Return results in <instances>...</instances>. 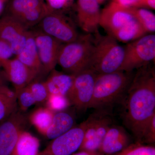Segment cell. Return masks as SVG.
<instances>
[{
  "label": "cell",
  "mask_w": 155,
  "mask_h": 155,
  "mask_svg": "<svg viewBox=\"0 0 155 155\" xmlns=\"http://www.w3.org/2000/svg\"><path fill=\"white\" fill-rule=\"evenodd\" d=\"M4 74L17 92L28 86L37 75L17 58L9 59L3 64Z\"/></svg>",
  "instance_id": "obj_14"
},
{
  "label": "cell",
  "mask_w": 155,
  "mask_h": 155,
  "mask_svg": "<svg viewBox=\"0 0 155 155\" xmlns=\"http://www.w3.org/2000/svg\"><path fill=\"white\" fill-rule=\"evenodd\" d=\"M16 58L29 69L38 75L42 71L33 34L28 31V36L24 48Z\"/></svg>",
  "instance_id": "obj_16"
},
{
  "label": "cell",
  "mask_w": 155,
  "mask_h": 155,
  "mask_svg": "<svg viewBox=\"0 0 155 155\" xmlns=\"http://www.w3.org/2000/svg\"><path fill=\"white\" fill-rule=\"evenodd\" d=\"M42 0H12L8 6V15L15 19L28 11L45 5Z\"/></svg>",
  "instance_id": "obj_22"
},
{
  "label": "cell",
  "mask_w": 155,
  "mask_h": 155,
  "mask_svg": "<svg viewBox=\"0 0 155 155\" xmlns=\"http://www.w3.org/2000/svg\"><path fill=\"white\" fill-rule=\"evenodd\" d=\"M54 114L47 107H40L32 112L28 119L38 131L44 135L51 123Z\"/></svg>",
  "instance_id": "obj_21"
},
{
  "label": "cell",
  "mask_w": 155,
  "mask_h": 155,
  "mask_svg": "<svg viewBox=\"0 0 155 155\" xmlns=\"http://www.w3.org/2000/svg\"><path fill=\"white\" fill-rule=\"evenodd\" d=\"M89 117L77 126L53 139L38 155H71L79 149L89 122Z\"/></svg>",
  "instance_id": "obj_7"
},
{
  "label": "cell",
  "mask_w": 155,
  "mask_h": 155,
  "mask_svg": "<svg viewBox=\"0 0 155 155\" xmlns=\"http://www.w3.org/2000/svg\"><path fill=\"white\" fill-rule=\"evenodd\" d=\"M17 96L15 92L0 93V121L8 118L17 110Z\"/></svg>",
  "instance_id": "obj_24"
},
{
  "label": "cell",
  "mask_w": 155,
  "mask_h": 155,
  "mask_svg": "<svg viewBox=\"0 0 155 155\" xmlns=\"http://www.w3.org/2000/svg\"><path fill=\"white\" fill-rule=\"evenodd\" d=\"M97 74L87 69L75 75L67 97L78 110L86 111L91 102Z\"/></svg>",
  "instance_id": "obj_9"
},
{
  "label": "cell",
  "mask_w": 155,
  "mask_h": 155,
  "mask_svg": "<svg viewBox=\"0 0 155 155\" xmlns=\"http://www.w3.org/2000/svg\"><path fill=\"white\" fill-rule=\"evenodd\" d=\"M107 0H97L99 5H102L107 2Z\"/></svg>",
  "instance_id": "obj_36"
},
{
  "label": "cell",
  "mask_w": 155,
  "mask_h": 155,
  "mask_svg": "<svg viewBox=\"0 0 155 155\" xmlns=\"http://www.w3.org/2000/svg\"><path fill=\"white\" fill-rule=\"evenodd\" d=\"M5 2L2 0H0V16L2 14L4 8H5Z\"/></svg>",
  "instance_id": "obj_35"
},
{
  "label": "cell",
  "mask_w": 155,
  "mask_h": 155,
  "mask_svg": "<svg viewBox=\"0 0 155 155\" xmlns=\"http://www.w3.org/2000/svg\"><path fill=\"white\" fill-rule=\"evenodd\" d=\"M100 153L98 151H89L81 150L79 152L73 153L71 155H98Z\"/></svg>",
  "instance_id": "obj_34"
},
{
  "label": "cell",
  "mask_w": 155,
  "mask_h": 155,
  "mask_svg": "<svg viewBox=\"0 0 155 155\" xmlns=\"http://www.w3.org/2000/svg\"><path fill=\"white\" fill-rule=\"evenodd\" d=\"M47 5L51 11H58L66 8L71 5L72 0H46Z\"/></svg>",
  "instance_id": "obj_31"
},
{
  "label": "cell",
  "mask_w": 155,
  "mask_h": 155,
  "mask_svg": "<svg viewBox=\"0 0 155 155\" xmlns=\"http://www.w3.org/2000/svg\"><path fill=\"white\" fill-rule=\"evenodd\" d=\"M39 147L38 139L24 130L19 135L10 155H38Z\"/></svg>",
  "instance_id": "obj_19"
},
{
  "label": "cell",
  "mask_w": 155,
  "mask_h": 155,
  "mask_svg": "<svg viewBox=\"0 0 155 155\" xmlns=\"http://www.w3.org/2000/svg\"><path fill=\"white\" fill-rule=\"evenodd\" d=\"M155 141V113L147 125L143 136L141 143H154Z\"/></svg>",
  "instance_id": "obj_29"
},
{
  "label": "cell",
  "mask_w": 155,
  "mask_h": 155,
  "mask_svg": "<svg viewBox=\"0 0 155 155\" xmlns=\"http://www.w3.org/2000/svg\"><path fill=\"white\" fill-rule=\"evenodd\" d=\"M150 65L137 70L125 96L123 122L140 143L145 129L155 113V72Z\"/></svg>",
  "instance_id": "obj_1"
},
{
  "label": "cell",
  "mask_w": 155,
  "mask_h": 155,
  "mask_svg": "<svg viewBox=\"0 0 155 155\" xmlns=\"http://www.w3.org/2000/svg\"><path fill=\"white\" fill-rule=\"evenodd\" d=\"M74 123L75 119L71 114L64 111L57 112L44 136L48 139H54L72 128Z\"/></svg>",
  "instance_id": "obj_18"
},
{
  "label": "cell",
  "mask_w": 155,
  "mask_h": 155,
  "mask_svg": "<svg viewBox=\"0 0 155 155\" xmlns=\"http://www.w3.org/2000/svg\"><path fill=\"white\" fill-rule=\"evenodd\" d=\"M99 24L107 35L125 43L147 34L127 8L112 2L101 11Z\"/></svg>",
  "instance_id": "obj_2"
},
{
  "label": "cell",
  "mask_w": 155,
  "mask_h": 155,
  "mask_svg": "<svg viewBox=\"0 0 155 155\" xmlns=\"http://www.w3.org/2000/svg\"><path fill=\"white\" fill-rule=\"evenodd\" d=\"M38 25L39 29L62 44L74 41L79 36L74 24L61 12L51 11Z\"/></svg>",
  "instance_id": "obj_8"
},
{
  "label": "cell",
  "mask_w": 155,
  "mask_h": 155,
  "mask_svg": "<svg viewBox=\"0 0 155 155\" xmlns=\"http://www.w3.org/2000/svg\"><path fill=\"white\" fill-rule=\"evenodd\" d=\"M32 31L42 70L48 74L55 69L58 64L59 51L63 44L40 29Z\"/></svg>",
  "instance_id": "obj_11"
},
{
  "label": "cell",
  "mask_w": 155,
  "mask_h": 155,
  "mask_svg": "<svg viewBox=\"0 0 155 155\" xmlns=\"http://www.w3.org/2000/svg\"><path fill=\"white\" fill-rule=\"evenodd\" d=\"M42 1H43V0H42Z\"/></svg>",
  "instance_id": "obj_39"
},
{
  "label": "cell",
  "mask_w": 155,
  "mask_h": 155,
  "mask_svg": "<svg viewBox=\"0 0 155 155\" xmlns=\"http://www.w3.org/2000/svg\"><path fill=\"white\" fill-rule=\"evenodd\" d=\"M126 8L139 22L147 33L153 34L155 32V16L153 12L143 8Z\"/></svg>",
  "instance_id": "obj_23"
},
{
  "label": "cell",
  "mask_w": 155,
  "mask_h": 155,
  "mask_svg": "<svg viewBox=\"0 0 155 155\" xmlns=\"http://www.w3.org/2000/svg\"><path fill=\"white\" fill-rule=\"evenodd\" d=\"M99 5L97 0H78V22L86 34L95 35L99 33Z\"/></svg>",
  "instance_id": "obj_13"
},
{
  "label": "cell",
  "mask_w": 155,
  "mask_h": 155,
  "mask_svg": "<svg viewBox=\"0 0 155 155\" xmlns=\"http://www.w3.org/2000/svg\"><path fill=\"white\" fill-rule=\"evenodd\" d=\"M15 93L21 112H25L31 106L36 104L28 86Z\"/></svg>",
  "instance_id": "obj_28"
},
{
  "label": "cell",
  "mask_w": 155,
  "mask_h": 155,
  "mask_svg": "<svg viewBox=\"0 0 155 155\" xmlns=\"http://www.w3.org/2000/svg\"><path fill=\"white\" fill-rule=\"evenodd\" d=\"M93 35H79L76 40L63 44L58 59V64L66 73L75 75L88 68L94 47Z\"/></svg>",
  "instance_id": "obj_5"
},
{
  "label": "cell",
  "mask_w": 155,
  "mask_h": 155,
  "mask_svg": "<svg viewBox=\"0 0 155 155\" xmlns=\"http://www.w3.org/2000/svg\"><path fill=\"white\" fill-rule=\"evenodd\" d=\"M112 118L107 114L105 110H102L94 137L87 144L81 147L79 149L80 151H98L106 133L112 125Z\"/></svg>",
  "instance_id": "obj_20"
},
{
  "label": "cell",
  "mask_w": 155,
  "mask_h": 155,
  "mask_svg": "<svg viewBox=\"0 0 155 155\" xmlns=\"http://www.w3.org/2000/svg\"><path fill=\"white\" fill-rule=\"evenodd\" d=\"M134 73L118 71L97 74L93 95L89 108L104 110L125 97Z\"/></svg>",
  "instance_id": "obj_3"
},
{
  "label": "cell",
  "mask_w": 155,
  "mask_h": 155,
  "mask_svg": "<svg viewBox=\"0 0 155 155\" xmlns=\"http://www.w3.org/2000/svg\"><path fill=\"white\" fill-rule=\"evenodd\" d=\"M28 31L10 15L0 18V39L10 45L14 55L17 56L24 48Z\"/></svg>",
  "instance_id": "obj_12"
},
{
  "label": "cell",
  "mask_w": 155,
  "mask_h": 155,
  "mask_svg": "<svg viewBox=\"0 0 155 155\" xmlns=\"http://www.w3.org/2000/svg\"><path fill=\"white\" fill-rule=\"evenodd\" d=\"M94 47L88 69L97 74L119 71L124 59L125 49L110 35H94Z\"/></svg>",
  "instance_id": "obj_4"
},
{
  "label": "cell",
  "mask_w": 155,
  "mask_h": 155,
  "mask_svg": "<svg viewBox=\"0 0 155 155\" xmlns=\"http://www.w3.org/2000/svg\"><path fill=\"white\" fill-rule=\"evenodd\" d=\"M130 143L129 135L123 127L112 125L103 139L98 152L101 155H113L124 149Z\"/></svg>",
  "instance_id": "obj_15"
},
{
  "label": "cell",
  "mask_w": 155,
  "mask_h": 155,
  "mask_svg": "<svg viewBox=\"0 0 155 155\" xmlns=\"http://www.w3.org/2000/svg\"><path fill=\"white\" fill-rule=\"evenodd\" d=\"M46 107L54 113L64 111L70 105L67 96L50 94L46 101Z\"/></svg>",
  "instance_id": "obj_27"
},
{
  "label": "cell",
  "mask_w": 155,
  "mask_h": 155,
  "mask_svg": "<svg viewBox=\"0 0 155 155\" xmlns=\"http://www.w3.org/2000/svg\"><path fill=\"white\" fill-rule=\"evenodd\" d=\"M139 0H112L111 2L124 8L133 7Z\"/></svg>",
  "instance_id": "obj_32"
},
{
  "label": "cell",
  "mask_w": 155,
  "mask_h": 155,
  "mask_svg": "<svg viewBox=\"0 0 155 155\" xmlns=\"http://www.w3.org/2000/svg\"><path fill=\"white\" fill-rule=\"evenodd\" d=\"M75 75L59 72L54 69L50 75L46 84L50 94H58L67 96L74 81Z\"/></svg>",
  "instance_id": "obj_17"
},
{
  "label": "cell",
  "mask_w": 155,
  "mask_h": 155,
  "mask_svg": "<svg viewBox=\"0 0 155 155\" xmlns=\"http://www.w3.org/2000/svg\"><path fill=\"white\" fill-rule=\"evenodd\" d=\"M2 1H4V2H6V1H8V0H2Z\"/></svg>",
  "instance_id": "obj_37"
},
{
  "label": "cell",
  "mask_w": 155,
  "mask_h": 155,
  "mask_svg": "<svg viewBox=\"0 0 155 155\" xmlns=\"http://www.w3.org/2000/svg\"><path fill=\"white\" fill-rule=\"evenodd\" d=\"M12 92L13 91L5 84L4 77L0 73V93L9 94Z\"/></svg>",
  "instance_id": "obj_33"
},
{
  "label": "cell",
  "mask_w": 155,
  "mask_h": 155,
  "mask_svg": "<svg viewBox=\"0 0 155 155\" xmlns=\"http://www.w3.org/2000/svg\"><path fill=\"white\" fill-rule=\"evenodd\" d=\"M124 59L119 71L133 72L155 61V35L146 34L124 46Z\"/></svg>",
  "instance_id": "obj_6"
},
{
  "label": "cell",
  "mask_w": 155,
  "mask_h": 155,
  "mask_svg": "<svg viewBox=\"0 0 155 155\" xmlns=\"http://www.w3.org/2000/svg\"><path fill=\"white\" fill-rule=\"evenodd\" d=\"M14 55L10 45L0 39V68L6 61L11 59Z\"/></svg>",
  "instance_id": "obj_30"
},
{
  "label": "cell",
  "mask_w": 155,
  "mask_h": 155,
  "mask_svg": "<svg viewBox=\"0 0 155 155\" xmlns=\"http://www.w3.org/2000/svg\"><path fill=\"white\" fill-rule=\"evenodd\" d=\"M98 155H101V153H99V154H98Z\"/></svg>",
  "instance_id": "obj_38"
},
{
  "label": "cell",
  "mask_w": 155,
  "mask_h": 155,
  "mask_svg": "<svg viewBox=\"0 0 155 155\" xmlns=\"http://www.w3.org/2000/svg\"><path fill=\"white\" fill-rule=\"evenodd\" d=\"M28 87L36 104L46 102L49 95V93L45 81H32Z\"/></svg>",
  "instance_id": "obj_26"
},
{
  "label": "cell",
  "mask_w": 155,
  "mask_h": 155,
  "mask_svg": "<svg viewBox=\"0 0 155 155\" xmlns=\"http://www.w3.org/2000/svg\"><path fill=\"white\" fill-rule=\"evenodd\" d=\"M111 155H155V147L137 142L129 144L119 152Z\"/></svg>",
  "instance_id": "obj_25"
},
{
  "label": "cell",
  "mask_w": 155,
  "mask_h": 155,
  "mask_svg": "<svg viewBox=\"0 0 155 155\" xmlns=\"http://www.w3.org/2000/svg\"><path fill=\"white\" fill-rule=\"evenodd\" d=\"M27 123L21 111H15L4 120L0 125V155L11 154Z\"/></svg>",
  "instance_id": "obj_10"
}]
</instances>
